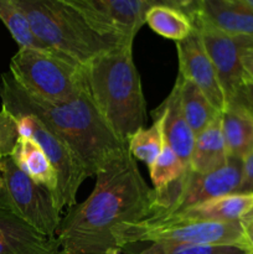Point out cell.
<instances>
[{"label":"cell","mask_w":253,"mask_h":254,"mask_svg":"<svg viewBox=\"0 0 253 254\" xmlns=\"http://www.w3.org/2000/svg\"><path fill=\"white\" fill-rule=\"evenodd\" d=\"M96 178L91 195L72 206L57 228L61 254H106L121 250L119 232L151 215V189L128 148L113 156Z\"/></svg>","instance_id":"1"},{"label":"cell","mask_w":253,"mask_h":254,"mask_svg":"<svg viewBox=\"0 0 253 254\" xmlns=\"http://www.w3.org/2000/svg\"><path fill=\"white\" fill-rule=\"evenodd\" d=\"M1 108L12 117L39 119L64 141L86 168L88 178L126 148L97 111L88 91L71 101H49L22 88L10 74L0 77Z\"/></svg>","instance_id":"2"},{"label":"cell","mask_w":253,"mask_h":254,"mask_svg":"<svg viewBox=\"0 0 253 254\" xmlns=\"http://www.w3.org/2000/svg\"><path fill=\"white\" fill-rule=\"evenodd\" d=\"M84 69L97 111L117 138L126 144L146 119V101L134 64L133 42L96 57Z\"/></svg>","instance_id":"3"},{"label":"cell","mask_w":253,"mask_h":254,"mask_svg":"<svg viewBox=\"0 0 253 254\" xmlns=\"http://www.w3.org/2000/svg\"><path fill=\"white\" fill-rule=\"evenodd\" d=\"M32 34L51 52L87 66L92 60L129 41L94 29L63 0H15Z\"/></svg>","instance_id":"4"},{"label":"cell","mask_w":253,"mask_h":254,"mask_svg":"<svg viewBox=\"0 0 253 254\" xmlns=\"http://www.w3.org/2000/svg\"><path fill=\"white\" fill-rule=\"evenodd\" d=\"M119 248L138 243L230 245L247 247L242 221L213 222L180 215L149 216L126 226L118 235Z\"/></svg>","instance_id":"5"},{"label":"cell","mask_w":253,"mask_h":254,"mask_svg":"<svg viewBox=\"0 0 253 254\" xmlns=\"http://www.w3.org/2000/svg\"><path fill=\"white\" fill-rule=\"evenodd\" d=\"M9 72L22 88L49 101H71L88 91L84 66L51 51L20 47Z\"/></svg>","instance_id":"6"},{"label":"cell","mask_w":253,"mask_h":254,"mask_svg":"<svg viewBox=\"0 0 253 254\" xmlns=\"http://www.w3.org/2000/svg\"><path fill=\"white\" fill-rule=\"evenodd\" d=\"M243 160L230 158L218 170L200 174L186 169L175 183L160 190L151 189V215H175L211 198L237 193L242 179Z\"/></svg>","instance_id":"7"},{"label":"cell","mask_w":253,"mask_h":254,"mask_svg":"<svg viewBox=\"0 0 253 254\" xmlns=\"http://www.w3.org/2000/svg\"><path fill=\"white\" fill-rule=\"evenodd\" d=\"M0 207L50 237L56 236L62 220L52 193L29 178L10 156L0 159Z\"/></svg>","instance_id":"8"},{"label":"cell","mask_w":253,"mask_h":254,"mask_svg":"<svg viewBox=\"0 0 253 254\" xmlns=\"http://www.w3.org/2000/svg\"><path fill=\"white\" fill-rule=\"evenodd\" d=\"M19 135L32 139L41 146L57 174V207L76 205L79 186L88 178L86 168L68 145L52 133L39 119L31 116L14 117Z\"/></svg>","instance_id":"9"},{"label":"cell","mask_w":253,"mask_h":254,"mask_svg":"<svg viewBox=\"0 0 253 254\" xmlns=\"http://www.w3.org/2000/svg\"><path fill=\"white\" fill-rule=\"evenodd\" d=\"M193 26L200 32L201 41L215 66L228 104L246 79L242 54L245 50L253 47V39L225 34L200 19L193 22Z\"/></svg>","instance_id":"10"},{"label":"cell","mask_w":253,"mask_h":254,"mask_svg":"<svg viewBox=\"0 0 253 254\" xmlns=\"http://www.w3.org/2000/svg\"><path fill=\"white\" fill-rule=\"evenodd\" d=\"M78 10L89 24L106 35L134 41L145 24L150 5L146 0H63Z\"/></svg>","instance_id":"11"},{"label":"cell","mask_w":253,"mask_h":254,"mask_svg":"<svg viewBox=\"0 0 253 254\" xmlns=\"http://www.w3.org/2000/svg\"><path fill=\"white\" fill-rule=\"evenodd\" d=\"M179 59V74L192 82L203 92L212 106L222 113L227 102L217 72L208 57L197 27L183 41L176 42Z\"/></svg>","instance_id":"12"},{"label":"cell","mask_w":253,"mask_h":254,"mask_svg":"<svg viewBox=\"0 0 253 254\" xmlns=\"http://www.w3.org/2000/svg\"><path fill=\"white\" fill-rule=\"evenodd\" d=\"M0 254H61V246L56 236L39 232L0 207Z\"/></svg>","instance_id":"13"},{"label":"cell","mask_w":253,"mask_h":254,"mask_svg":"<svg viewBox=\"0 0 253 254\" xmlns=\"http://www.w3.org/2000/svg\"><path fill=\"white\" fill-rule=\"evenodd\" d=\"M180 91L181 82L178 76L173 89L158 109L164 113V135L166 143L189 168L196 135L184 114Z\"/></svg>","instance_id":"14"},{"label":"cell","mask_w":253,"mask_h":254,"mask_svg":"<svg viewBox=\"0 0 253 254\" xmlns=\"http://www.w3.org/2000/svg\"><path fill=\"white\" fill-rule=\"evenodd\" d=\"M198 19L225 34L253 39V10L237 0H202Z\"/></svg>","instance_id":"15"},{"label":"cell","mask_w":253,"mask_h":254,"mask_svg":"<svg viewBox=\"0 0 253 254\" xmlns=\"http://www.w3.org/2000/svg\"><path fill=\"white\" fill-rule=\"evenodd\" d=\"M10 158L35 183L46 188L56 202L59 185L57 174L39 144L32 139L19 135Z\"/></svg>","instance_id":"16"},{"label":"cell","mask_w":253,"mask_h":254,"mask_svg":"<svg viewBox=\"0 0 253 254\" xmlns=\"http://www.w3.org/2000/svg\"><path fill=\"white\" fill-rule=\"evenodd\" d=\"M228 160L220 114L210 126L196 134L189 168L196 173L207 174L223 168Z\"/></svg>","instance_id":"17"},{"label":"cell","mask_w":253,"mask_h":254,"mask_svg":"<svg viewBox=\"0 0 253 254\" xmlns=\"http://www.w3.org/2000/svg\"><path fill=\"white\" fill-rule=\"evenodd\" d=\"M221 124L228 158L243 160L253 153V117L243 107L228 103L221 113Z\"/></svg>","instance_id":"18"},{"label":"cell","mask_w":253,"mask_h":254,"mask_svg":"<svg viewBox=\"0 0 253 254\" xmlns=\"http://www.w3.org/2000/svg\"><path fill=\"white\" fill-rule=\"evenodd\" d=\"M253 208V195L230 193L211 198L197 206H192L175 215L195 218V220L231 222L242 221Z\"/></svg>","instance_id":"19"},{"label":"cell","mask_w":253,"mask_h":254,"mask_svg":"<svg viewBox=\"0 0 253 254\" xmlns=\"http://www.w3.org/2000/svg\"><path fill=\"white\" fill-rule=\"evenodd\" d=\"M154 122L149 128H140L126 141V148L135 160L145 164L149 169L154 165L165 144L164 113L159 109L153 113Z\"/></svg>","instance_id":"20"},{"label":"cell","mask_w":253,"mask_h":254,"mask_svg":"<svg viewBox=\"0 0 253 254\" xmlns=\"http://www.w3.org/2000/svg\"><path fill=\"white\" fill-rule=\"evenodd\" d=\"M178 76L181 82V107L189 126L196 135L210 126L221 112L212 106L197 86L184 78L181 74L178 73Z\"/></svg>","instance_id":"21"},{"label":"cell","mask_w":253,"mask_h":254,"mask_svg":"<svg viewBox=\"0 0 253 254\" xmlns=\"http://www.w3.org/2000/svg\"><path fill=\"white\" fill-rule=\"evenodd\" d=\"M145 24L155 34L179 42L185 40L193 30V22L188 15L165 5H153L145 14Z\"/></svg>","instance_id":"22"},{"label":"cell","mask_w":253,"mask_h":254,"mask_svg":"<svg viewBox=\"0 0 253 254\" xmlns=\"http://www.w3.org/2000/svg\"><path fill=\"white\" fill-rule=\"evenodd\" d=\"M0 20L9 30L15 42L19 45V49L30 47V49L50 51L34 36L26 17L22 14L21 9L17 6L15 0H0Z\"/></svg>","instance_id":"23"},{"label":"cell","mask_w":253,"mask_h":254,"mask_svg":"<svg viewBox=\"0 0 253 254\" xmlns=\"http://www.w3.org/2000/svg\"><path fill=\"white\" fill-rule=\"evenodd\" d=\"M188 166L181 161V159L176 155L175 151L169 146V144H164V148L159 158L154 163V165L149 169L151 183L154 190H160L166 188L170 184L175 183L180 179L186 171Z\"/></svg>","instance_id":"24"},{"label":"cell","mask_w":253,"mask_h":254,"mask_svg":"<svg viewBox=\"0 0 253 254\" xmlns=\"http://www.w3.org/2000/svg\"><path fill=\"white\" fill-rule=\"evenodd\" d=\"M135 254H252L250 248L230 245H163L150 246Z\"/></svg>","instance_id":"25"},{"label":"cell","mask_w":253,"mask_h":254,"mask_svg":"<svg viewBox=\"0 0 253 254\" xmlns=\"http://www.w3.org/2000/svg\"><path fill=\"white\" fill-rule=\"evenodd\" d=\"M19 138L16 122L5 109L0 111V159L10 156Z\"/></svg>","instance_id":"26"},{"label":"cell","mask_w":253,"mask_h":254,"mask_svg":"<svg viewBox=\"0 0 253 254\" xmlns=\"http://www.w3.org/2000/svg\"><path fill=\"white\" fill-rule=\"evenodd\" d=\"M150 6L153 5H165V6L174 7L184 14L188 15L191 21H196L201 14V6H202V0H146Z\"/></svg>","instance_id":"27"},{"label":"cell","mask_w":253,"mask_h":254,"mask_svg":"<svg viewBox=\"0 0 253 254\" xmlns=\"http://www.w3.org/2000/svg\"><path fill=\"white\" fill-rule=\"evenodd\" d=\"M232 102L240 104L253 117V81L246 78L233 97Z\"/></svg>","instance_id":"28"},{"label":"cell","mask_w":253,"mask_h":254,"mask_svg":"<svg viewBox=\"0 0 253 254\" xmlns=\"http://www.w3.org/2000/svg\"><path fill=\"white\" fill-rule=\"evenodd\" d=\"M237 193L253 195V153L243 159L242 179H241Z\"/></svg>","instance_id":"29"},{"label":"cell","mask_w":253,"mask_h":254,"mask_svg":"<svg viewBox=\"0 0 253 254\" xmlns=\"http://www.w3.org/2000/svg\"><path fill=\"white\" fill-rule=\"evenodd\" d=\"M242 66L246 78L250 79V81H253V47L243 51Z\"/></svg>","instance_id":"30"},{"label":"cell","mask_w":253,"mask_h":254,"mask_svg":"<svg viewBox=\"0 0 253 254\" xmlns=\"http://www.w3.org/2000/svg\"><path fill=\"white\" fill-rule=\"evenodd\" d=\"M243 227H245V235L246 241H247V246L253 253V216L247 218H243Z\"/></svg>","instance_id":"31"},{"label":"cell","mask_w":253,"mask_h":254,"mask_svg":"<svg viewBox=\"0 0 253 254\" xmlns=\"http://www.w3.org/2000/svg\"><path fill=\"white\" fill-rule=\"evenodd\" d=\"M237 1H240L241 4L246 5L247 7H250L251 10H253V0H237Z\"/></svg>","instance_id":"32"},{"label":"cell","mask_w":253,"mask_h":254,"mask_svg":"<svg viewBox=\"0 0 253 254\" xmlns=\"http://www.w3.org/2000/svg\"><path fill=\"white\" fill-rule=\"evenodd\" d=\"M106 254H121V250H117V248H114V250L108 251Z\"/></svg>","instance_id":"33"},{"label":"cell","mask_w":253,"mask_h":254,"mask_svg":"<svg viewBox=\"0 0 253 254\" xmlns=\"http://www.w3.org/2000/svg\"><path fill=\"white\" fill-rule=\"evenodd\" d=\"M251 216H253V208H252V210H251V211H250V212H248V215H247V216H246V217H245V218H247V217H251Z\"/></svg>","instance_id":"34"},{"label":"cell","mask_w":253,"mask_h":254,"mask_svg":"<svg viewBox=\"0 0 253 254\" xmlns=\"http://www.w3.org/2000/svg\"><path fill=\"white\" fill-rule=\"evenodd\" d=\"M252 254H253V253H252Z\"/></svg>","instance_id":"35"}]
</instances>
